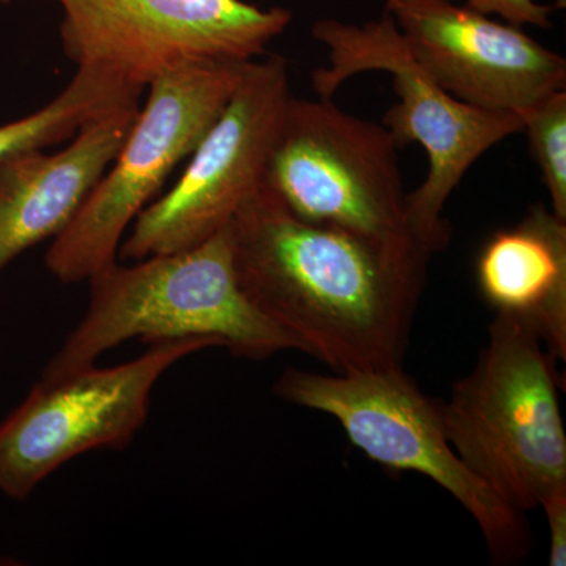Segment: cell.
<instances>
[{
    "label": "cell",
    "instance_id": "1",
    "mask_svg": "<svg viewBox=\"0 0 566 566\" xmlns=\"http://www.w3.org/2000/svg\"><path fill=\"white\" fill-rule=\"evenodd\" d=\"M248 300L335 374L401 368L428 262L304 221L263 182L230 222Z\"/></svg>",
    "mask_w": 566,
    "mask_h": 566
},
{
    "label": "cell",
    "instance_id": "2",
    "mask_svg": "<svg viewBox=\"0 0 566 566\" xmlns=\"http://www.w3.org/2000/svg\"><path fill=\"white\" fill-rule=\"evenodd\" d=\"M229 226L191 249L147 256L132 266L115 262L92 275L87 312L41 379L91 367L102 354L136 337L147 344L211 338L251 360L286 349L301 352L292 335L268 319L241 290Z\"/></svg>",
    "mask_w": 566,
    "mask_h": 566
},
{
    "label": "cell",
    "instance_id": "3",
    "mask_svg": "<svg viewBox=\"0 0 566 566\" xmlns=\"http://www.w3.org/2000/svg\"><path fill=\"white\" fill-rule=\"evenodd\" d=\"M556 357L515 319L495 315L474 370L442 403L447 441L520 512L566 486V434Z\"/></svg>",
    "mask_w": 566,
    "mask_h": 566
},
{
    "label": "cell",
    "instance_id": "4",
    "mask_svg": "<svg viewBox=\"0 0 566 566\" xmlns=\"http://www.w3.org/2000/svg\"><path fill=\"white\" fill-rule=\"evenodd\" d=\"M312 35L327 48V65L312 74L319 98L333 99L356 74L385 71L392 76L400 103L386 112L382 125L398 148L419 144L430 161L422 185L406 196L409 229L431 255L441 252L450 240L442 219L447 200L476 159L523 132V120L513 112L480 109L442 91L412 57L386 9L364 24L316 21Z\"/></svg>",
    "mask_w": 566,
    "mask_h": 566
},
{
    "label": "cell",
    "instance_id": "5",
    "mask_svg": "<svg viewBox=\"0 0 566 566\" xmlns=\"http://www.w3.org/2000/svg\"><path fill=\"white\" fill-rule=\"evenodd\" d=\"M398 150L385 125L348 114L333 99L292 96L264 182L304 221L430 262L409 229Z\"/></svg>",
    "mask_w": 566,
    "mask_h": 566
},
{
    "label": "cell",
    "instance_id": "6",
    "mask_svg": "<svg viewBox=\"0 0 566 566\" xmlns=\"http://www.w3.org/2000/svg\"><path fill=\"white\" fill-rule=\"evenodd\" d=\"M274 394L333 416L371 461L444 488L474 517L495 564L513 565L527 556L531 535L523 512L460 460L446 438L442 401L424 395L403 368L334 375L289 368Z\"/></svg>",
    "mask_w": 566,
    "mask_h": 566
},
{
    "label": "cell",
    "instance_id": "7",
    "mask_svg": "<svg viewBox=\"0 0 566 566\" xmlns=\"http://www.w3.org/2000/svg\"><path fill=\"white\" fill-rule=\"evenodd\" d=\"M248 63H189L148 84L147 102L114 161L48 249L46 266L57 281H88L117 262L129 223L196 150Z\"/></svg>",
    "mask_w": 566,
    "mask_h": 566
},
{
    "label": "cell",
    "instance_id": "8",
    "mask_svg": "<svg viewBox=\"0 0 566 566\" xmlns=\"http://www.w3.org/2000/svg\"><path fill=\"white\" fill-rule=\"evenodd\" d=\"M212 346L218 342L199 337L155 342L129 363L41 379L0 423V493L25 501L73 458L128 446L147 422L161 376Z\"/></svg>",
    "mask_w": 566,
    "mask_h": 566
},
{
    "label": "cell",
    "instance_id": "9",
    "mask_svg": "<svg viewBox=\"0 0 566 566\" xmlns=\"http://www.w3.org/2000/svg\"><path fill=\"white\" fill-rule=\"evenodd\" d=\"M292 96L289 63L282 55L249 62L180 180L137 216L120 245L123 259L137 262L185 251L226 229L263 185Z\"/></svg>",
    "mask_w": 566,
    "mask_h": 566
},
{
    "label": "cell",
    "instance_id": "10",
    "mask_svg": "<svg viewBox=\"0 0 566 566\" xmlns=\"http://www.w3.org/2000/svg\"><path fill=\"white\" fill-rule=\"evenodd\" d=\"M63 52L148 87L189 63H248L293 21L282 7L243 0H57Z\"/></svg>",
    "mask_w": 566,
    "mask_h": 566
},
{
    "label": "cell",
    "instance_id": "11",
    "mask_svg": "<svg viewBox=\"0 0 566 566\" xmlns=\"http://www.w3.org/2000/svg\"><path fill=\"white\" fill-rule=\"evenodd\" d=\"M412 57L460 102L520 115L566 91V61L523 28L450 0H386Z\"/></svg>",
    "mask_w": 566,
    "mask_h": 566
},
{
    "label": "cell",
    "instance_id": "12",
    "mask_svg": "<svg viewBox=\"0 0 566 566\" xmlns=\"http://www.w3.org/2000/svg\"><path fill=\"white\" fill-rule=\"evenodd\" d=\"M140 106L88 123L61 151L0 161V274L22 252L57 237L114 161Z\"/></svg>",
    "mask_w": 566,
    "mask_h": 566
},
{
    "label": "cell",
    "instance_id": "13",
    "mask_svg": "<svg viewBox=\"0 0 566 566\" xmlns=\"http://www.w3.org/2000/svg\"><path fill=\"white\" fill-rule=\"evenodd\" d=\"M476 285L495 315L515 319L566 359V222L545 205L491 234L476 259Z\"/></svg>",
    "mask_w": 566,
    "mask_h": 566
},
{
    "label": "cell",
    "instance_id": "14",
    "mask_svg": "<svg viewBox=\"0 0 566 566\" xmlns=\"http://www.w3.org/2000/svg\"><path fill=\"white\" fill-rule=\"evenodd\" d=\"M109 107L106 92L88 74H74L51 103L20 120L0 125V161L25 151L48 150L69 142Z\"/></svg>",
    "mask_w": 566,
    "mask_h": 566
},
{
    "label": "cell",
    "instance_id": "15",
    "mask_svg": "<svg viewBox=\"0 0 566 566\" xmlns=\"http://www.w3.org/2000/svg\"><path fill=\"white\" fill-rule=\"evenodd\" d=\"M520 118L549 192L551 211L566 222V92L551 93Z\"/></svg>",
    "mask_w": 566,
    "mask_h": 566
},
{
    "label": "cell",
    "instance_id": "16",
    "mask_svg": "<svg viewBox=\"0 0 566 566\" xmlns=\"http://www.w3.org/2000/svg\"><path fill=\"white\" fill-rule=\"evenodd\" d=\"M465 6L488 17L497 14L517 28L534 25L538 29L553 28L551 18L557 9V6H545L536 0H468Z\"/></svg>",
    "mask_w": 566,
    "mask_h": 566
},
{
    "label": "cell",
    "instance_id": "17",
    "mask_svg": "<svg viewBox=\"0 0 566 566\" xmlns=\"http://www.w3.org/2000/svg\"><path fill=\"white\" fill-rule=\"evenodd\" d=\"M539 509L545 512L549 526V560L551 566L566 565V486L558 488L547 495Z\"/></svg>",
    "mask_w": 566,
    "mask_h": 566
},
{
    "label": "cell",
    "instance_id": "18",
    "mask_svg": "<svg viewBox=\"0 0 566 566\" xmlns=\"http://www.w3.org/2000/svg\"><path fill=\"white\" fill-rule=\"evenodd\" d=\"M7 560V558H0V566L2 565H17V562H3Z\"/></svg>",
    "mask_w": 566,
    "mask_h": 566
},
{
    "label": "cell",
    "instance_id": "19",
    "mask_svg": "<svg viewBox=\"0 0 566 566\" xmlns=\"http://www.w3.org/2000/svg\"><path fill=\"white\" fill-rule=\"evenodd\" d=\"M557 7H565V0H557Z\"/></svg>",
    "mask_w": 566,
    "mask_h": 566
},
{
    "label": "cell",
    "instance_id": "20",
    "mask_svg": "<svg viewBox=\"0 0 566 566\" xmlns=\"http://www.w3.org/2000/svg\"><path fill=\"white\" fill-rule=\"evenodd\" d=\"M13 2V0H0V3H10Z\"/></svg>",
    "mask_w": 566,
    "mask_h": 566
}]
</instances>
